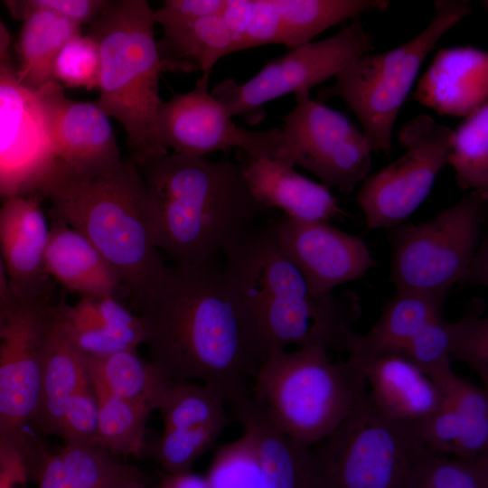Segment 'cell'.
<instances>
[{
	"instance_id": "cell-13",
	"label": "cell",
	"mask_w": 488,
	"mask_h": 488,
	"mask_svg": "<svg viewBox=\"0 0 488 488\" xmlns=\"http://www.w3.org/2000/svg\"><path fill=\"white\" fill-rule=\"evenodd\" d=\"M53 305L11 300L0 327V436L26 440L35 417Z\"/></svg>"
},
{
	"instance_id": "cell-51",
	"label": "cell",
	"mask_w": 488,
	"mask_h": 488,
	"mask_svg": "<svg viewBox=\"0 0 488 488\" xmlns=\"http://www.w3.org/2000/svg\"><path fill=\"white\" fill-rule=\"evenodd\" d=\"M9 46V32L3 23V22L0 20V61H10Z\"/></svg>"
},
{
	"instance_id": "cell-19",
	"label": "cell",
	"mask_w": 488,
	"mask_h": 488,
	"mask_svg": "<svg viewBox=\"0 0 488 488\" xmlns=\"http://www.w3.org/2000/svg\"><path fill=\"white\" fill-rule=\"evenodd\" d=\"M348 360L360 369L369 385L367 399L371 408L390 421L413 427L444 403L439 387L399 354H349Z\"/></svg>"
},
{
	"instance_id": "cell-27",
	"label": "cell",
	"mask_w": 488,
	"mask_h": 488,
	"mask_svg": "<svg viewBox=\"0 0 488 488\" xmlns=\"http://www.w3.org/2000/svg\"><path fill=\"white\" fill-rule=\"evenodd\" d=\"M446 296L443 293L397 291L374 325L365 334H357L349 354L397 353L430 321L443 315Z\"/></svg>"
},
{
	"instance_id": "cell-28",
	"label": "cell",
	"mask_w": 488,
	"mask_h": 488,
	"mask_svg": "<svg viewBox=\"0 0 488 488\" xmlns=\"http://www.w3.org/2000/svg\"><path fill=\"white\" fill-rule=\"evenodd\" d=\"M89 381L96 391L158 409L173 380L136 350L100 357H85Z\"/></svg>"
},
{
	"instance_id": "cell-1",
	"label": "cell",
	"mask_w": 488,
	"mask_h": 488,
	"mask_svg": "<svg viewBox=\"0 0 488 488\" xmlns=\"http://www.w3.org/2000/svg\"><path fill=\"white\" fill-rule=\"evenodd\" d=\"M153 362L174 381L220 392L228 407L250 396L253 359L218 260L169 266L161 287L136 312Z\"/></svg>"
},
{
	"instance_id": "cell-36",
	"label": "cell",
	"mask_w": 488,
	"mask_h": 488,
	"mask_svg": "<svg viewBox=\"0 0 488 488\" xmlns=\"http://www.w3.org/2000/svg\"><path fill=\"white\" fill-rule=\"evenodd\" d=\"M404 488H488V452L469 459L423 451Z\"/></svg>"
},
{
	"instance_id": "cell-43",
	"label": "cell",
	"mask_w": 488,
	"mask_h": 488,
	"mask_svg": "<svg viewBox=\"0 0 488 488\" xmlns=\"http://www.w3.org/2000/svg\"><path fill=\"white\" fill-rule=\"evenodd\" d=\"M98 433L99 399L89 379L69 401L59 436L66 444L98 446Z\"/></svg>"
},
{
	"instance_id": "cell-15",
	"label": "cell",
	"mask_w": 488,
	"mask_h": 488,
	"mask_svg": "<svg viewBox=\"0 0 488 488\" xmlns=\"http://www.w3.org/2000/svg\"><path fill=\"white\" fill-rule=\"evenodd\" d=\"M56 159L39 90L19 81L10 61H0V197L34 193Z\"/></svg>"
},
{
	"instance_id": "cell-48",
	"label": "cell",
	"mask_w": 488,
	"mask_h": 488,
	"mask_svg": "<svg viewBox=\"0 0 488 488\" xmlns=\"http://www.w3.org/2000/svg\"><path fill=\"white\" fill-rule=\"evenodd\" d=\"M157 488H210V486L205 476L192 471L182 474L164 473Z\"/></svg>"
},
{
	"instance_id": "cell-35",
	"label": "cell",
	"mask_w": 488,
	"mask_h": 488,
	"mask_svg": "<svg viewBox=\"0 0 488 488\" xmlns=\"http://www.w3.org/2000/svg\"><path fill=\"white\" fill-rule=\"evenodd\" d=\"M437 386L463 420V433L452 455L469 459L488 452V389L454 371Z\"/></svg>"
},
{
	"instance_id": "cell-46",
	"label": "cell",
	"mask_w": 488,
	"mask_h": 488,
	"mask_svg": "<svg viewBox=\"0 0 488 488\" xmlns=\"http://www.w3.org/2000/svg\"><path fill=\"white\" fill-rule=\"evenodd\" d=\"M30 470L28 440L0 436V488H24Z\"/></svg>"
},
{
	"instance_id": "cell-7",
	"label": "cell",
	"mask_w": 488,
	"mask_h": 488,
	"mask_svg": "<svg viewBox=\"0 0 488 488\" xmlns=\"http://www.w3.org/2000/svg\"><path fill=\"white\" fill-rule=\"evenodd\" d=\"M434 7L430 23L414 38L392 50L356 58L318 94L321 101L343 100L359 119L372 151L387 156L397 116L425 59L439 39L473 11L465 0H436Z\"/></svg>"
},
{
	"instance_id": "cell-5",
	"label": "cell",
	"mask_w": 488,
	"mask_h": 488,
	"mask_svg": "<svg viewBox=\"0 0 488 488\" xmlns=\"http://www.w3.org/2000/svg\"><path fill=\"white\" fill-rule=\"evenodd\" d=\"M154 10L145 0H108L89 24L99 44L100 77L96 103L124 128L129 158L144 168L169 151L157 133L163 105L162 72Z\"/></svg>"
},
{
	"instance_id": "cell-24",
	"label": "cell",
	"mask_w": 488,
	"mask_h": 488,
	"mask_svg": "<svg viewBox=\"0 0 488 488\" xmlns=\"http://www.w3.org/2000/svg\"><path fill=\"white\" fill-rule=\"evenodd\" d=\"M51 278L80 296L124 294L120 277L102 254L79 231L52 218L44 252Z\"/></svg>"
},
{
	"instance_id": "cell-2",
	"label": "cell",
	"mask_w": 488,
	"mask_h": 488,
	"mask_svg": "<svg viewBox=\"0 0 488 488\" xmlns=\"http://www.w3.org/2000/svg\"><path fill=\"white\" fill-rule=\"evenodd\" d=\"M221 272L247 346L259 366L290 344L336 350L351 327L345 300L314 296L269 224H250L223 249Z\"/></svg>"
},
{
	"instance_id": "cell-9",
	"label": "cell",
	"mask_w": 488,
	"mask_h": 488,
	"mask_svg": "<svg viewBox=\"0 0 488 488\" xmlns=\"http://www.w3.org/2000/svg\"><path fill=\"white\" fill-rule=\"evenodd\" d=\"M318 444L314 448L326 488H404L414 461L427 449L412 427L381 417L367 396Z\"/></svg>"
},
{
	"instance_id": "cell-20",
	"label": "cell",
	"mask_w": 488,
	"mask_h": 488,
	"mask_svg": "<svg viewBox=\"0 0 488 488\" xmlns=\"http://www.w3.org/2000/svg\"><path fill=\"white\" fill-rule=\"evenodd\" d=\"M253 439L260 464V488H326L314 448L284 434L251 396L229 406Z\"/></svg>"
},
{
	"instance_id": "cell-40",
	"label": "cell",
	"mask_w": 488,
	"mask_h": 488,
	"mask_svg": "<svg viewBox=\"0 0 488 488\" xmlns=\"http://www.w3.org/2000/svg\"><path fill=\"white\" fill-rule=\"evenodd\" d=\"M485 302L474 298L461 318L453 323L451 360L466 363L488 389V319L483 314Z\"/></svg>"
},
{
	"instance_id": "cell-29",
	"label": "cell",
	"mask_w": 488,
	"mask_h": 488,
	"mask_svg": "<svg viewBox=\"0 0 488 488\" xmlns=\"http://www.w3.org/2000/svg\"><path fill=\"white\" fill-rule=\"evenodd\" d=\"M81 34V26L57 14L36 11L24 20L18 42L19 81L33 90L55 82L53 66L62 47Z\"/></svg>"
},
{
	"instance_id": "cell-3",
	"label": "cell",
	"mask_w": 488,
	"mask_h": 488,
	"mask_svg": "<svg viewBox=\"0 0 488 488\" xmlns=\"http://www.w3.org/2000/svg\"><path fill=\"white\" fill-rule=\"evenodd\" d=\"M34 192L49 201L52 218L82 234L113 267L135 313L161 287L169 266L155 243L141 169L129 157L116 170L94 175L56 159Z\"/></svg>"
},
{
	"instance_id": "cell-23",
	"label": "cell",
	"mask_w": 488,
	"mask_h": 488,
	"mask_svg": "<svg viewBox=\"0 0 488 488\" xmlns=\"http://www.w3.org/2000/svg\"><path fill=\"white\" fill-rule=\"evenodd\" d=\"M240 164L251 194L271 211L279 209L287 217L311 221L346 215L330 189L300 174L286 161L247 156Z\"/></svg>"
},
{
	"instance_id": "cell-22",
	"label": "cell",
	"mask_w": 488,
	"mask_h": 488,
	"mask_svg": "<svg viewBox=\"0 0 488 488\" xmlns=\"http://www.w3.org/2000/svg\"><path fill=\"white\" fill-rule=\"evenodd\" d=\"M413 99L439 115L469 116L488 102V53L471 46L439 49Z\"/></svg>"
},
{
	"instance_id": "cell-4",
	"label": "cell",
	"mask_w": 488,
	"mask_h": 488,
	"mask_svg": "<svg viewBox=\"0 0 488 488\" xmlns=\"http://www.w3.org/2000/svg\"><path fill=\"white\" fill-rule=\"evenodd\" d=\"M141 172L156 246L173 265L218 260L235 236L271 211L251 194L241 164L229 160L169 152Z\"/></svg>"
},
{
	"instance_id": "cell-37",
	"label": "cell",
	"mask_w": 488,
	"mask_h": 488,
	"mask_svg": "<svg viewBox=\"0 0 488 488\" xmlns=\"http://www.w3.org/2000/svg\"><path fill=\"white\" fill-rule=\"evenodd\" d=\"M221 16L232 31L239 51L282 44L275 0H225Z\"/></svg>"
},
{
	"instance_id": "cell-8",
	"label": "cell",
	"mask_w": 488,
	"mask_h": 488,
	"mask_svg": "<svg viewBox=\"0 0 488 488\" xmlns=\"http://www.w3.org/2000/svg\"><path fill=\"white\" fill-rule=\"evenodd\" d=\"M488 196L471 191L420 224L389 233L390 279L397 291L448 294L464 281L488 216Z\"/></svg>"
},
{
	"instance_id": "cell-49",
	"label": "cell",
	"mask_w": 488,
	"mask_h": 488,
	"mask_svg": "<svg viewBox=\"0 0 488 488\" xmlns=\"http://www.w3.org/2000/svg\"><path fill=\"white\" fill-rule=\"evenodd\" d=\"M464 281L487 285V243L482 242L465 273ZM463 281V282H464Z\"/></svg>"
},
{
	"instance_id": "cell-25",
	"label": "cell",
	"mask_w": 488,
	"mask_h": 488,
	"mask_svg": "<svg viewBox=\"0 0 488 488\" xmlns=\"http://www.w3.org/2000/svg\"><path fill=\"white\" fill-rule=\"evenodd\" d=\"M162 71L211 73L222 57L239 51L221 14L163 28L157 41Z\"/></svg>"
},
{
	"instance_id": "cell-10",
	"label": "cell",
	"mask_w": 488,
	"mask_h": 488,
	"mask_svg": "<svg viewBox=\"0 0 488 488\" xmlns=\"http://www.w3.org/2000/svg\"><path fill=\"white\" fill-rule=\"evenodd\" d=\"M373 50L372 35L356 17L336 34L294 48L267 62L243 83L221 82L211 93L232 117L261 120L263 106L289 93L310 90L335 75L349 62Z\"/></svg>"
},
{
	"instance_id": "cell-18",
	"label": "cell",
	"mask_w": 488,
	"mask_h": 488,
	"mask_svg": "<svg viewBox=\"0 0 488 488\" xmlns=\"http://www.w3.org/2000/svg\"><path fill=\"white\" fill-rule=\"evenodd\" d=\"M50 226L33 194L14 195L0 206V256L13 299H49L44 268Z\"/></svg>"
},
{
	"instance_id": "cell-26",
	"label": "cell",
	"mask_w": 488,
	"mask_h": 488,
	"mask_svg": "<svg viewBox=\"0 0 488 488\" xmlns=\"http://www.w3.org/2000/svg\"><path fill=\"white\" fill-rule=\"evenodd\" d=\"M54 305L44 348L40 399L32 424L41 433L59 436L66 407L89 376L84 356L70 343L58 325Z\"/></svg>"
},
{
	"instance_id": "cell-41",
	"label": "cell",
	"mask_w": 488,
	"mask_h": 488,
	"mask_svg": "<svg viewBox=\"0 0 488 488\" xmlns=\"http://www.w3.org/2000/svg\"><path fill=\"white\" fill-rule=\"evenodd\" d=\"M453 323L440 315L430 321L396 353L403 356L438 385L454 371L450 347Z\"/></svg>"
},
{
	"instance_id": "cell-47",
	"label": "cell",
	"mask_w": 488,
	"mask_h": 488,
	"mask_svg": "<svg viewBox=\"0 0 488 488\" xmlns=\"http://www.w3.org/2000/svg\"><path fill=\"white\" fill-rule=\"evenodd\" d=\"M224 7L225 0H165L154 10V20L164 28L221 14Z\"/></svg>"
},
{
	"instance_id": "cell-33",
	"label": "cell",
	"mask_w": 488,
	"mask_h": 488,
	"mask_svg": "<svg viewBox=\"0 0 488 488\" xmlns=\"http://www.w3.org/2000/svg\"><path fill=\"white\" fill-rule=\"evenodd\" d=\"M447 164L462 190L488 196V102L453 130Z\"/></svg>"
},
{
	"instance_id": "cell-38",
	"label": "cell",
	"mask_w": 488,
	"mask_h": 488,
	"mask_svg": "<svg viewBox=\"0 0 488 488\" xmlns=\"http://www.w3.org/2000/svg\"><path fill=\"white\" fill-rule=\"evenodd\" d=\"M225 427L164 430L154 441L150 455L167 474L192 471L197 459L218 439Z\"/></svg>"
},
{
	"instance_id": "cell-14",
	"label": "cell",
	"mask_w": 488,
	"mask_h": 488,
	"mask_svg": "<svg viewBox=\"0 0 488 488\" xmlns=\"http://www.w3.org/2000/svg\"><path fill=\"white\" fill-rule=\"evenodd\" d=\"M210 75L202 74L192 90L163 102L157 117L162 145L189 156L237 148L254 159H278L284 145L282 129L256 131L236 126L223 103L209 92Z\"/></svg>"
},
{
	"instance_id": "cell-32",
	"label": "cell",
	"mask_w": 488,
	"mask_h": 488,
	"mask_svg": "<svg viewBox=\"0 0 488 488\" xmlns=\"http://www.w3.org/2000/svg\"><path fill=\"white\" fill-rule=\"evenodd\" d=\"M227 407L222 395L207 385L173 380L157 410L164 430L226 427L230 418Z\"/></svg>"
},
{
	"instance_id": "cell-45",
	"label": "cell",
	"mask_w": 488,
	"mask_h": 488,
	"mask_svg": "<svg viewBox=\"0 0 488 488\" xmlns=\"http://www.w3.org/2000/svg\"><path fill=\"white\" fill-rule=\"evenodd\" d=\"M108 0H7L4 1L10 14L23 21L36 11H46L79 25L89 24L107 5Z\"/></svg>"
},
{
	"instance_id": "cell-17",
	"label": "cell",
	"mask_w": 488,
	"mask_h": 488,
	"mask_svg": "<svg viewBox=\"0 0 488 488\" xmlns=\"http://www.w3.org/2000/svg\"><path fill=\"white\" fill-rule=\"evenodd\" d=\"M57 160L84 174H104L122 158L109 117L95 102L68 99L55 81L39 89Z\"/></svg>"
},
{
	"instance_id": "cell-42",
	"label": "cell",
	"mask_w": 488,
	"mask_h": 488,
	"mask_svg": "<svg viewBox=\"0 0 488 488\" xmlns=\"http://www.w3.org/2000/svg\"><path fill=\"white\" fill-rule=\"evenodd\" d=\"M100 67L98 42L92 36L81 33L68 41L59 52L53 77L61 86L93 90L99 87Z\"/></svg>"
},
{
	"instance_id": "cell-34",
	"label": "cell",
	"mask_w": 488,
	"mask_h": 488,
	"mask_svg": "<svg viewBox=\"0 0 488 488\" xmlns=\"http://www.w3.org/2000/svg\"><path fill=\"white\" fill-rule=\"evenodd\" d=\"M95 392L99 399L98 446L111 455H141L146 447V424L154 410L137 402Z\"/></svg>"
},
{
	"instance_id": "cell-39",
	"label": "cell",
	"mask_w": 488,
	"mask_h": 488,
	"mask_svg": "<svg viewBox=\"0 0 488 488\" xmlns=\"http://www.w3.org/2000/svg\"><path fill=\"white\" fill-rule=\"evenodd\" d=\"M260 477L257 448L246 432L217 450L205 476L210 488H260Z\"/></svg>"
},
{
	"instance_id": "cell-50",
	"label": "cell",
	"mask_w": 488,
	"mask_h": 488,
	"mask_svg": "<svg viewBox=\"0 0 488 488\" xmlns=\"http://www.w3.org/2000/svg\"><path fill=\"white\" fill-rule=\"evenodd\" d=\"M11 300L12 297L8 288L7 277L0 256V325Z\"/></svg>"
},
{
	"instance_id": "cell-21",
	"label": "cell",
	"mask_w": 488,
	"mask_h": 488,
	"mask_svg": "<svg viewBox=\"0 0 488 488\" xmlns=\"http://www.w3.org/2000/svg\"><path fill=\"white\" fill-rule=\"evenodd\" d=\"M58 325L85 357L136 350L145 343L144 319L117 296H80L73 304L54 305Z\"/></svg>"
},
{
	"instance_id": "cell-31",
	"label": "cell",
	"mask_w": 488,
	"mask_h": 488,
	"mask_svg": "<svg viewBox=\"0 0 488 488\" xmlns=\"http://www.w3.org/2000/svg\"><path fill=\"white\" fill-rule=\"evenodd\" d=\"M125 465L98 446L66 444L61 451L42 456L38 488H108Z\"/></svg>"
},
{
	"instance_id": "cell-30",
	"label": "cell",
	"mask_w": 488,
	"mask_h": 488,
	"mask_svg": "<svg viewBox=\"0 0 488 488\" xmlns=\"http://www.w3.org/2000/svg\"><path fill=\"white\" fill-rule=\"evenodd\" d=\"M282 44L290 50L311 42L324 30L360 17L369 11H384L387 0H275Z\"/></svg>"
},
{
	"instance_id": "cell-16",
	"label": "cell",
	"mask_w": 488,
	"mask_h": 488,
	"mask_svg": "<svg viewBox=\"0 0 488 488\" xmlns=\"http://www.w3.org/2000/svg\"><path fill=\"white\" fill-rule=\"evenodd\" d=\"M268 224L314 296L331 294L337 286L357 279L375 265L362 239L326 221L282 215Z\"/></svg>"
},
{
	"instance_id": "cell-6",
	"label": "cell",
	"mask_w": 488,
	"mask_h": 488,
	"mask_svg": "<svg viewBox=\"0 0 488 488\" xmlns=\"http://www.w3.org/2000/svg\"><path fill=\"white\" fill-rule=\"evenodd\" d=\"M368 393L351 361L320 346L277 351L258 366L250 396L284 434L314 446L331 436Z\"/></svg>"
},
{
	"instance_id": "cell-44",
	"label": "cell",
	"mask_w": 488,
	"mask_h": 488,
	"mask_svg": "<svg viewBox=\"0 0 488 488\" xmlns=\"http://www.w3.org/2000/svg\"><path fill=\"white\" fill-rule=\"evenodd\" d=\"M419 441L429 451L453 455L464 429L456 409L445 399L443 405L413 427Z\"/></svg>"
},
{
	"instance_id": "cell-11",
	"label": "cell",
	"mask_w": 488,
	"mask_h": 488,
	"mask_svg": "<svg viewBox=\"0 0 488 488\" xmlns=\"http://www.w3.org/2000/svg\"><path fill=\"white\" fill-rule=\"evenodd\" d=\"M296 105L283 117L284 145L278 159L300 166L328 189L351 193L371 168V145L341 112L295 93Z\"/></svg>"
},
{
	"instance_id": "cell-12",
	"label": "cell",
	"mask_w": 488,
	"mask_h": 488,
	"mask_svg": "<svg viewBox=\"0 0 488 488\" xmlns=\"http://www.w3.org/2000/svg\"><path fill=\"white\" fill-rule=\"evenodd\" d=\"M452 134L426 114L400 127L397 136L406 152L367 176L356 196L367 230L396 227L421 205L447 164Z\"/></svg>"
}]
</instances>
